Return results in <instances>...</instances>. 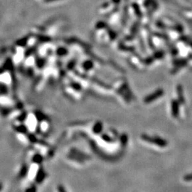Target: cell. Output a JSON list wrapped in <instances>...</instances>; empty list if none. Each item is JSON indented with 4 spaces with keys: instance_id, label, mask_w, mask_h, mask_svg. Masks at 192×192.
I'll return each mask as SVG.
<instances>
[{
    "instance_id": "10",
    "label": "cell",
    "mask_w": 192,
    "mask_h": 192,
    "mask_svg": "<svg viewBox=\"0 0 192 192\" xmlns=\"http://www.w3.org/2000/svg\"><path fill=\"white\" fill-rule=\"evenodd\" d=\"M58 191H59V192H66V189H65V188L62 185H59L58 186Z\"/></svg>"
},
{
    "instance_id": "6",
    "label": "cell",
    "mask_w": 192,
    "mask_h": 192,
    "mask_svg": "<svg viewBox=\"0 0 192 192\" xmlns=\"http://www.w3.org/2000/svg\"><path fill=\"white\" fill-rule=\"evenodd\" d=\"M16 131H17L18 133H27V128L26 126L23 125H21L16 126L14 127V128Z\"/></svg>"
},
{
    "instance_id": "11",
    "label": "cell",
    "mask_w": 192,
    "mask_h": 192,
    "mask_svg": "<svg viewBox=\"0 0 192 192\" xmlns=\"http://www.w3.org/2000/svg\"><path fill=\"white\" fill-rule=\"evenodd\" d=\"M103 138L104 139V140H105V141H108V142H110V137H108V135H104L103 137Z\"/></svg>"
},
{
    "instance_id": "8",
    "label": "cell",
    "mask_w": 192,
    "mask_h": 192,
    "mask_svg": "<svg viewBox=\"0 0 192 192\" xmlns=\"http://www.w3.org/2000/svg\"><path fill=\"white\" fill-rule=\"evenodd\" d=\"M36 191L37 189L35 185H32V186L29 187L25 192H36Z\"/></svg>"
},
{
    "instance_id": "2",
    "label": "cell",
    "mask_w": 192,
    "mask_h": 192,
    "mask_svg": "<svg viewBox=\"0 0 192 192\" xmlns=\"http://www.w3.org/2000/svg\"><path fill=\"white\" fill-rule=\"evenodd\" d=\"M172 113L175 118H177L179 115V104L176 100L172 101Z\"/></svg>"
},
{
    "instance_id": "4",
    "label": "cell",
    "mask_w": 192,
    "mask_h": 192,
    "mask_svg": "<svg viewBox=\"0 0 192 192\" xmlns=\"http://www.w3.org/2000/svg\"><path fill=\"white\" fill-rule=\"evenodd\" d=\"M28 170H29V167L27 165H24L22 168H21V170L19 173H18V178H24V177H26L28 172Z\"/></svg>"
},
{
    "instance_id": "1",
    "label": "cell",
    "mask_w": 192,
    "mask_h": 192,
    "mask_svg": "<svg viewBox=\"0 0 192 192\" xmlns=\"http://www.w3.org/2000/svg\"><path fill=\"white\" fill-rule=\"evenodd\" d=\"M141 137L145 142H147L149 143H152V144H154L157 145V146L161 147H165L167 146V142L164 139L157 137V136H155V137H150V136L147 135H142L141 136Z\"/></svg>"
},
{
    "instance_id": "5",
    "label": "cell",
    "mask_w": 192,
    "mask_h": 192,
    "mask_svg": "<svg viewBox=\"0 0 192 192\" xmlns=\"http://www.w3.org/2000/svg\"><path fill=\"white\" fill-rule=\"evenodd\" d=\"M102 129H103V125H102L101 122H98L93 126V129H92V131H93L95 133L98 134V133H100V132L102 131Z\"/></svg>"
},
{
    "instance_id": "3",
    "label": "cell",
    "mask_w": 192,
    "mask_h": 192,
    "mask_svg": "<svg viewBox=\"0 0 192 192\" xmlns=\"http://www.w3.org/2000/svg\"><path fill=\"white\" fill-rule=\"evenodd\" d=\"M46 177V173L43 170H39L37 172L36 177V182L37 183H41Z\"/></svg>"
},
{
    "instance_id": "9",
    "label": "cell",
    "mask_w": 192,
    "mask_h": 192,
    "mask_svg": "<svg viewBox=\"0 0 192 192\" xmlns=\"http://www.w3.org/2000/svg\"><path fill=\"white\" fill-rule=\"evenodd\" d=\"M184 181H186V182L192 181V174H188V175H186V176H185V177H184Z\"/></svg>"
},
{
    "instance_id": "7",
    "label": "cell",
    "mask_w": 192,
    "mask_h": 192,
    "mask_svg": "<svg viewBox=\"0 0 192 192\" xmlns=\"http://www.w3.org/2000/svg\"><path fill=\"white\" fill-rule=\"evenodd\" d=\"M43 159V157L41 156V154H35V155L34 156L33 159H32V161H33L34 163H38V164H39V163L42 162Z\"/></svg>"
},
{
    "instance_id": "12",
    "label": "cell",
    "mask_w": 192,
    "mask_h": 192,
    "mask_svg": "<svg viewBox=\"0 0 192 192\" xmlns=\"http://www.w3.org/2000/svg\"><path fill=\"white\" fill-rule=\"evenodd\" d=\"M2 189V184L0 183V191H1Z\"/></svg>"
}]
</instances>
